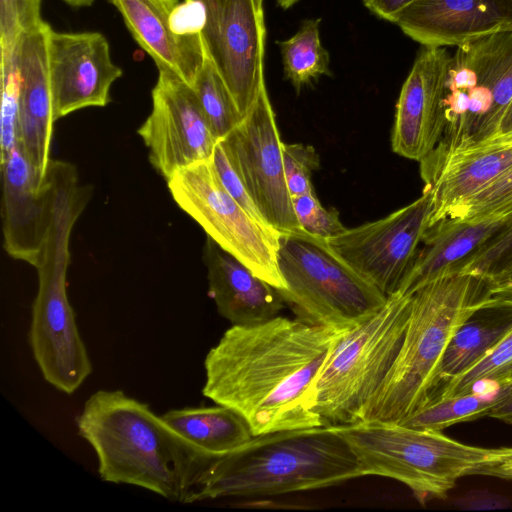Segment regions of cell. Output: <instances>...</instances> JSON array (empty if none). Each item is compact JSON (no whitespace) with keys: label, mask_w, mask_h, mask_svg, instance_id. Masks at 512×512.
Here are the masks:
<instances>
[{"label":"cell","mask_w":512,"mask_h":512,"mask_svg":"<svg viewBox=\"0 0 512 512\" xmlns=\"http://www.w3.org/2000/svg\"><path fill=\"white\" fill-rule=\"evenodd\" d=\"M511 329L512 305L489 299L476 309L458 327L445 350L439 370V384L433 398L451 380L479 362Z\"/></svg>","instance_id":"cb8c5ba5"},{"label":"cell","mask_w":512,"mask_h":512,"mask_svg":"<svg viewBox=\"0 0 512 512\" xmlns=\"http://www.w3.org/2000/svg\"><path fill=\"white\" fill-rule=\"evenodd\" d=\"M108 1L158 70H168L192 86L206 55L200 35L179 36L172 29L171 13L180 0Z\"/></svg>","instance_id":"7402d4cb"},{"label":"cell","mask_w":512,"mask_h":512,"mask_svg":"<svg viewBox=\"0 0 512 512\" xmlns=\"http://www.w3.org/2000/svg\"><path fill=\"white\" fill-rule=\"evenodd\" d=\"M491 217L512 218V167L445 218L481 220Z\"/></svg>","instance_id":"4dcf8cb0"},{"label":"cell","mask_w":512,"mask_h":512,"mask_svg":"<svg viewBox=\"0 0 512 512\" xmlns=\"http://www.w3.org/2000/svg\"><path fill=\"white\" fill-rule=\"evenodd\" d=\"M205 55L245 117L265 85L263 0H194Z\"/></svg>","instance_id":"7c38bea8"},{"label":"cell","mask_w":512,"mask_h":512,"mask_svg":"<svg viewBox=\"0 0 512 512\" xmlns=\"http://www.w3.org/2000/svg\"><path fill=\"white\" fill-rule=\"evenodd\" d=\"M511 365L512 329L479 362L460 376L451 380L432 400L470 392L479 383L488 382L491 384L501 382Z\"/></svg>","instance_id":"f546056e"},{"label":"cell","mask_w":512,"mask_h":512,"mask_svg":"<svg viewBox=\"0 0 512 512\" xmlns=\"http://www.w3.org/2000/svg\"><path fill=\"white\" fill-rule=\"evenodd\" d=\"M512 167V137L494 138L454 151L439 161L420 163L434 197L430 226L483 190ZM429 226V227H430Z\"/></svg>","instance_id":"ffe728a7"},{"label":"cell","mask_w":512,"mask_h":512,"mask_svg":"<svg viewBox=\"0 0 512 512\" xmlns=\"http://www.w3.org/2000/svg\"><path fill=\"white\" fill-rule=\"evenodd\" d=\"M511 217L481 220L445 218L430 226L397 292L411 295L438 278L460 273Z\"/></svg>","instance_id":"603a6c76"},{"label":"cell","mask_w":512,"mask_h":512,"mask_svg":"<svg viewBox=\"0 0 512 512\" xmlns=\"http://www.w3.org/2000/svg\"><path fill=\"white\" fill-rule=\"evenodd\" d=\"M512 394V378L491 383L488 388L438 398L425 404L400 424L434 431L488 415L498 404Z\"/></svg>","instance_id":"484cf974"},{"label":"cell","mask_w":512,"mask_h":512,"mask_svg":"<svg viewBox=\"0 0 512 512\" xmlns=\"http://www.w3.org/2000/svg\"><path fill=\"white\" fill-rule=\"evenodd\" d=\"M191 87L218 140L227 137L244 119L228 88L207 57Z\"/></svg>","instance_id":"83f0119b"},{"label":"cell","mask_w":512,"mask_h":512,"mask_svg":"<svg viewBox=\"0 0 512 512\" xmlns=\"http://www.w3.org/2000/svg\"><path fill=\"white\" fill-rule=\"evenodd\" d=\"M393 23L422 46L457 47L512 32V0H416Z\"/></svg>","instance_id":"e0dca14e"},{"label":"cell","mask_w":512,"mask_h":512,"mask_svg":"<svg viewBox=\"0 0 512 512\" xmlns=\"http://www.w3.org/2000/svg\"><path fill=\"white\" fill-rule=\"evenodd\" d=\"M488 301L483 279L466 273L438 278L414 292L400 350L359 421L400 423L427 404L437 391L451 338Z\"/></svg>","instance_id":"277c9868"},{"label":"cell","mask_w":512,"mask_h":512,"mask_svg":"<svg viewBox=\"0 0 512 512\" xmlns=\"http://www.w3.org/2000/svg\"><path fill=\"white\" fill-rule=\"evenodd\" d=\"M279 290L296 318L336 331L348 330L377 313L388 297L336 256L325 238L303 229L278 235Z\"/></svg>","instance_id":"ba28073f"},{"label":"cell","mask_w":512,"mask_h":512,"mask_svg":"<svg viewBox=\"0 0 512 512\" xmlns=\"http://www.w3.org/2000/svg\"><path fill=\"white\" fill-rule=\"evenodd\" d=\"M487 417L498 419L506 424L512 425V394L495 406L488 413Z\"/></svg>","instance_id":"60d3db41"},{"label":"cell","mask_w":512,"mask_h":512,"mask_svg":"<svg viewBox=\"0 0 512 512\" xmlns=\"http://www.w3.org/2000/svg\"><path fill=\"white\" fill-rule=\"evenodd\" d=\"M292 205L301 229L309 234L326 239L346 229L339 212L335 208H324L315 190L293 196Z\"/></svg>","instance_id":"d6a6232c"},{"label":"cell","mask_w":512,"mask_h":512,"mask_svg":"<svg viewBox=\"0 0 512 512\" xmlns=\"http://www.w3.org/2000/svg\"><path fill=\"white\" fill-rule=\"evenodd\" d=\"M4 249L34 266L50 222L51 197L19 145L0 161Z\"/></svg>","instance_id":"ac0fdd59"},{"label":"cell","mask_w":512,"mask_h":512,"mask_svg":"<svg viewBox=\"0 0 512 512\" xmlns=\"http://www.w3.org/2000/svg\"><path fill=\"white\" fill-rule=\"evenodd\" d=\"M279 7L282 9H288L293 6L299 0H275Z\"/></svg>","instance_id":"ee69618b"},{"label":"cell","mask_w":512,"mask_h":512,"mask_svg":"<svg viewBox=\"0 0 512 512\" xmlns=\"http://www.w3.org/2000/svg\"><path fill=\"white\" fill-rule=\"evenodd\" d=\"M362 477L333 425L253 436L234 452L210 459L188 503L220 497H260L317 490Z\"/></svg>","instance_id":"3957f363"},{"label":"cell","mask_w":512,"mask_h":512,"mask_svg":"<svg viewBox=\"0 0 512 512\" xmlns=\"http://www.w3.org/2000/svg\"><path fill=\"white\" fill-rule=\"evenodd\" d=\"M77 220V213L67 207L56 208L51 214L34 265L38 290L28 332L29 345L44 380L67 395L73 394L92 373L66 290L70 238Z\"/></svg>","instance_id":"9c48e42d"},{"label":"cell","mask_w":512,"mask_h":512,"mask_svg":"<svg viewBox=\"0 0 512 512\" xmlns=\"http://www.w3.org/2000/svg\"><path fill=\"white\" fill-rule=\"evenodd\" d=\"M364 6L378 18L394 22L406 7L416 0H362Z\"/></svg>","instance_id":"ab89813d"},{"label":"cell","mask_w":512,"mask_h":512,"mask_svg":"<svg viewBox=\"0 0 512 512\" xmlns=\"http://www.w3.org/2000/svg\"><path fill=\"white\" fill-rule=\"evenodd\" d=\"M208 294L232 325H254L276 316L285 303L278 290L207 236L203 248Z\"/></svg>","instance_id":"44dd1931"},{"label":"cell","mask_w":512,"mask_h":512,"mask_svg":"<svg viewBox=\"0 0 512 512\" xmlns=\"http://www.w3.org/2000/svg\"><path fill=\"white\" fill-rule=\"evenodd\" d=\"M411 301L412 294L396 292L373 316L340 333L313 386L314 408L325 425L360 420L397 357Z\"/></svg>","instance_id":"8992f818"},{"label":"cell","mask_w":512,"mask_h":512,"mask_svg":"<svg viewBox=\"0 0 512 512\" xmlns=\"http://www.w3.org/2000/svg\"><path fill=\"white\" fill-rule=\"evenodd\" d=\"M161 416L183 440L210 458L230 454L253 437L242 416L219 404L172 409Z\"/></svg>","instance_id":"d4e9b609"},{"label":"cell","mask_w":512,"mask_h":512,"mask_svg":"<svg viewBox=\"0 0 512 512\" xmlns=\"http://www.w3.org/2000/svg\"><path fill=\"white\" fill-rule=\"evenodd\" d=\"M333 426L354 454L362 476L401 482L422 505L444 499L460 477L477 474L496 450L395 422L361 420Z\"/></svg>","instance_id":"5b68a950"},{"label":"cell","mask_w":512,"mask_h":512,"mask_svg":"<svg viewBox=\"0 0 512 512\" xmlns=\"http://www.w3.org/2000/svg\"><path fill=\"white\" fill-rule=\"evenodd\" d=\"M483 281L492 302L512 305V268Z\"/></svg>","instance_id":"74e56055"},{"label":"cell","mask_w":512,"mask_h":512,"mask_svg":"<svg viewBox=\"0 0 512 512\" xmlns=\"http://www.w3.org/2000/svg\"><path fill=\"white\" fill-rule=\"evenodd\" d=\"M50 25L23 34L16 43L21 79L18 145L44 181L51 163L50 150L56 121L48 69Z\"/></svg>","instance_id":"d6986e66"},{"label":"cell","mask_w":512,"mask_h":512,"mask_svg":"<svg viewBox=\"0 0 512 512\" xmlns=\"http://www.w3.org/2000/svg\"><path fill=\"white\" fill-rule=\"evenodd\" d=\"M512 250V218L468 261L460 273L485 278L493 272Z\"/></svg>","instance_id":"d590c367"},{"label":"cell","mask_w":512,"mask_h":512,"mask_svg":"<svg viewBox=\"0 0 512 512\" xmlns=\"http://www.w3.org/2000/svg\"><path fill=\"white\" fill-rule=\"evenodd\" d=\"M15 46L1 50L0 161L18 146L21 79Z\"/></svg>","instance_id":"f1b7e54d"},{"label":"cell","mask_w":512,"mask_h":512,"mask_svg":"<svg viewBox=\"0 0 512 512\" xmlns=\"http://www.w3.org/2000/svg\"><path fill=\"white\" fill-rule=\"evenodd\" d=\"M510 378H512V365L508 368V370H507V372H506V374H505V376H504V378H503V380L501 382L506 381V380H508Z\"/></svg>","instance_id":"f6af8a7d"},{"label":"cell","mask_w":512,"mask_h":512,"mask_svg":"<svg viewBox=\"0 0 512 512\" xmlns=\"http://www.w3.org/2000/svg\"><path fill=\"white\" fill-rule=\"evenodd\" d=\"M176 204L221 248L278 291L285 288L277 263L279 232L257 222L225 190L210 160L167 180Z\"/></svg>","instance_id":"30bf717a"},{"label":"cell","mask_w":512,"mask_h":512,"mask_svg":"<svg viewBox=\"0 0 512 512\" xmlns=\"http://www.w3.org/2000/svg\"><path fill=\"white\" fill-rule=\"evenodd\" d=\"M47 52L56 120L83 108L108 105L112 84L123 72L112 61L103 34L50 28Z\"/></svg>","instance_id":"9a60e30c"},{"label":"cell","mask_w":512,"mask_h":512,"mask_svg":"<svg viewBox=\"0 0 512 512\" xmlns=\"http://www.w3.org/2000/svg\"><path fill=\"white\" fill-rule=\"evenodd\" d=\"M512 137V102L505 111L494 138ZM493 138V139H494Z\"/></svg>","instance_id":"b9f144b4"},{"label":"cell","mask_w":512,"mask_h":512,"mask_svg":"<svg viewBox=\"0 0 512 512\" xmlns=\"http://www.w3.org/2000/svg\"><path fill=\"white\" fill-rule=\"evenodd\" d=\"M477 474L512 479V448H496L492 458L478 470Z\"/></svg>","instance_id":"f35d334b"},{"label":"cell","mask_w":512,"mask_h":512,"mask_svg":"<svg viewBox=\"0 0 512 512\" xmlns=\"http://www.w3.org/2000/svg\"><path fill=\"white\" fill-rule=\"evenodd\" d=\"M42 0H0V46L11 50L19 38L41 27Z\"/></svg>","instance_id":"1f68e13d"},{"label":"cell","mask_w":512,"mask_h":512,"mask_svg":"<svg viewBox=\"0 0 512 512\" xmlns=\"http://www.w3.org/2000/svg\"><path fill=\"white\" fill-rule=\"evenodd\" d=\"M72 7H87L93 4L95 0H62Z\"/></svg>","instance_id":"7bdbcfd3"},{"label":"cell","mask_w":512,"mask_h":512,"mask_svg":"<svg viewBox=\"0 0 512 512\" xmlns=\"http://www.w3.org/2000/svg\"><path fill=\"white\" fill-rule=\"evenodd\" d=\"M449 56L445 48L422 46L402 85L391 147L404 158L421 162L442 137V89Z\"/></svg>","instance_id":"2e32d148"},{"label":"cell","mask_w":512,"mask_h":512,"mask_svg":"<svg viewBox=\"0 0 512 512\" xmlns=\"http://www.w3.org/2000/svg\"><path fill=\"white\" fill-rule=\"evenodd\" d=\"M432 191L379 220L326 238L333 253L387 297L395 294L430 226Z\"/></svg>","instance_id":"8fae6325"},{"label":"cell","mask_w":512,"mask_h":512,"mask_svg":"<svg viewBox=\"0 0 512 512\" xmlns=\"http://www.w3.org/2000/svg\"><path fill=\"white\" fill-rule=\"evenodd\" d=\"M158 71L152 111L137 133L150 163L168 180L183 168L210 160L218 139L193 88L168 70Z\"/></svg>","instance_id":"5bb4252c"},{"label":"cell","mask_w":512,"mask_h":512,"mask_svg":"<svg viewBox=\"0 0 512 512\" xmlns=\"http://www.w3.org/2000/svg\"><path fill=\"white\" fill-rule=\"evenodd\" d=\"M454 505L465 511L498 510L512 506L511 501L488 490H472L454 501Z\"/></svg>","instance_id":"8d00e7d4"},{"label":"cell","mask_w":512,"mask_h":512,"mask_svg":"<svg viewBox=\"0 0 512 512\" xmlns=\"http://www.w3.org/2000/svg\"><path fill=\"white\" fill-rule=\"evenodd\" d=\"M211 161L220 182L230 196L257 222L273 229L267 223L255 201L251 197L223 139L218 140L216 143Z\"/></svg>","instance_id":"836d02e7"},{"label":"cell","mask_w":512,"mask_h":512,"mask_svg":"<svg viewBox=\"0 0 512 512\" xmlns=\"http://www.w3.org/2000/svg\"><path fill=\"white\" fill-rule=\"evenodd\" d=\"M223 140L267 223L279 233L301 229L286 184L283 142L266 85L242 122Z\"/></svg>","instance_id":"4fadbf2b"},{"label":"cell","mask_w":512,"mask_h":512,"mask_svg":"<svg viewBox=\"0 0 512 512\" xmlns=\"http://www.w3.org/2000/svg\"><path fill=\"white\" fill-rule=\"evenodd\" d=\"M512 102V32L472 39L457 46L447 61L442 111L444 130L419 163L493 139Z\"/></svg>","instance_id":"52a82bcc"},{"label":"cell","mask_w":512,"mask_h":512,"mask_svg":"<svg viewBox=\"0 0 512 512\" xmlns=\"http://www.w3.org/2000/svg\"><path fill=\"white\" fill-rule=\"evenodd\" d=\"M284 173L291 197L314 191L311 176L320 167L316 150L301 143L282 146Z\"/></svg>","instance_id":"e575fe53"},{"label":"cell","mask_w":512,"mask_h":512,"mask_svg":"<svg viewBox=\"0 0 512 512\" xmlns=\"http://www.w3.org/2000/svg\"><path fill=\"white\" fill-rule=\"evenodd\" d=\"M341 332L279 315L232 325L205 357L202 394L236 411L253 436L325 425L313 386Z\"/></svg>","instance_id":"6da1fadb"},{"label":"cell","mask_w":512,"mask_h":512,"mask_svg":"<svg viewBox=\"0 0 512 512\" xmlns=\"http://www.w3.org/2000/svg\"><path fill=\"white\" fill-rule=\"evenodd\" d=\"M320 21L306 19L292 37L277 41L285 78L291 82L297 93L321 76H331L329 53L320 41Z\"/></svg>","instance_id":"4316f807"},{"label":"cell","mask_w":512,"mask_h":512,"mask_svg":"<svg viewBox=\"0 0 512 512\" xmlns=\"http://www.w3.org/2000/svg\"><path fill=\"white\" fill-rule=\"evenodd\" d=\"M76 426L96 453L103 481L138 486L174 502L188 503L196 477L212 459L121 390L93 393Z\"/></svg>","instance_id":"7a4b0ae2"}]
</instances>
